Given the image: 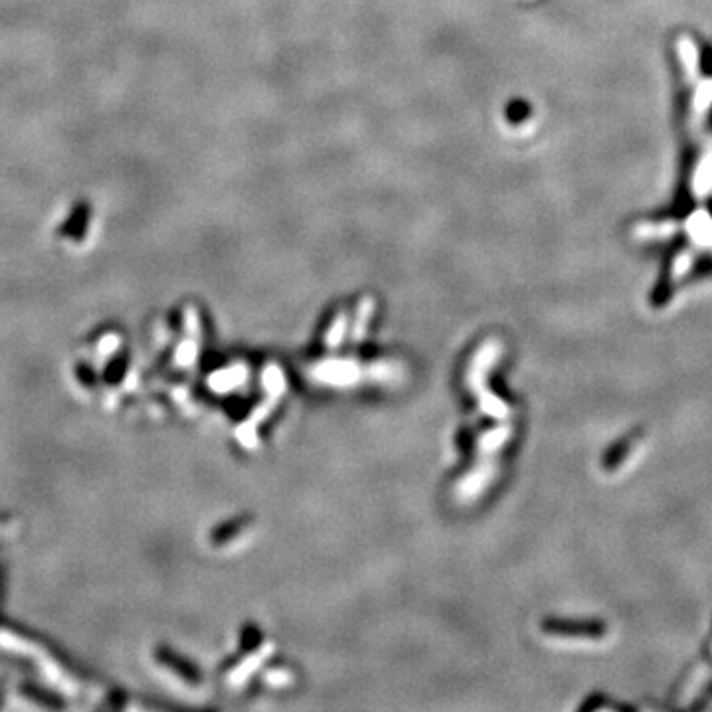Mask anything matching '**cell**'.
Wrapping results in <instances>:
<instances>
[{
    "label": "cell",
    "instance_id": "1",
    "mask_svg": "<svg viewBox=\"0 0 712 712\" xmlns=\"http://www.w3.org/2000/svg\"><path fill=\"white\" fill-rule=\"evenodd\" d=\"M91 204L88 200H78L70 214L66 216V220L62 222V226L58 228V236L64 238V240H70V242H82L86 238V232L89 228V220H91Z\"/></svg>",
    "mask_w": 712,
    "mask_h": 712
},
{
    "label": "cell",
    "instance_id": "2",
    "mask_svg": "<svg viewBox=\"0 0 712 712\" xmlns=\"http://www.w3.org/2000/svg\"><path fill=\"white\" fill-rule=\"evenodd\" d=\"M22 693H24L28 699H32V701H36V703H40V705H44V707H62V701H60L56 695H52V693H48V691H42V689L36 687V685H24V687H22Z\"/></svg>",
    "mask_w": 712,
    "mask_h": 712
},
{
    "label": "cell",
    "instance_id": "3",
    "mask_svg": "<svg viewBox=\"0 0 712 712\" xmlns=\"http://www.w3.org/2000/svg\"><path fill=\"white\" fill-rule=\"evenodd\" d=\"M125 368H127V360L125 356L117 355L115 358L109 360V364L105 366L103 370V378L107 384H119L123 374H125Z\"/></svg>",
    "mask_w": 712,
    "mask_h": 712
},
{
    "label": "cell",
    "instance_id": "4",
    "mask_svg": "<svg viewBox=\"0 0 712 712\" xmlns=\"http://www.w3.org/2000/svg\"><path fill=\"white\" fill-rule=\"evenodd\" d=\"M76 374H78V380L86 386H93L95 384V370L89 366L88 362H78L76 366Z\"/></svg>",
    "mask_w": 712,
    "mask_h": 712
}]
</instances>
